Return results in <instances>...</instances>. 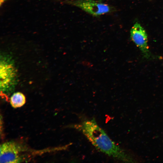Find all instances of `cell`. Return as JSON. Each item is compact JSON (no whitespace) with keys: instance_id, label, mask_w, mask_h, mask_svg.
<instances>
[{"instance_id":"cell-1","label":"cell","mask_w":163,"mask_h":163,"mask_svg":"<svg viewBox=\"0 0 163 163\" xmlns=\"http://www.w3.org/2000/svg\"><path fill=\"white\" fill-rule=\"evenodd\" d=\"M75 127L82 132L97 149L108 156L123 161L129 160L127 155L97 124L94 118L83 121Z\"/></svg>"},{"instance_id":"cell-2","label":"cell","mask_w":163,"mask_h":163,"mask_svg":"<svg viewBox=\"0 0 163 163\" xmlns=\"http://www.w3.org/2000/svg\"><path fill=\"white\" fill-rule=\"evenodd\" d=\"M67 4L77 7L91 15L97 16L111 13L114 8L107 4L95 0H68Z\"/></svg>"},{"instance_id":"cell-3","label":"cell","mask_w":163,"mask_h":163,"mask_svg":"<svg viewBox=\"0 0 163 163\" xmlns=\"http://www.w3.org/2000/svg\"><path fill=\"white\" fill-rule=\"evenodd\" d=\"M130 38L141 51L143 57L147 59L154 57L149 50L148 44V36L144 28L138 23H136L130 31Z\"/></svg>"},{"instance_id":"cell-4","label":"cell","mask_w":163,"mask_h":163,"mask_svg":"<svg viewBox=\"0 0 163 163\" xmlns=\"http://www.w3.org/2000/svg\"><path fill=\"white\" fill-rule=\"evenodd\" d=\"M22 149L18 144L11 141L5 142L0 146V162L16 163L22 162L21 155Z\"/></svg>"},{"instance_id":"cell-5","label":"cell","mask_w":163,"mask_h":163,"mask_svg":"<svg viewBox=\"0 0 163 163\" xmlns=\"http://www.w3.org/2000/svg\"><path fill=\"white\" fill-rule=\"evenodd\" d=\"M0 65L1 88L3 92H5L14 83L15 73L14 67L10 62L3 60Z\"/></svg>"},{"instance_id":"cell-6","label":"cell","mask_w":163,"mask_h":163,"mask_svg":"<svg viewBox=\"0 0 163 163\" xmlns=\"http://www.w3.org/2000/svg\"><path fill=\"white\" fill-rule=\"evenodd\" d=\"M26 102V98L24 95L20 92L14 93L10 98V103L11 106L14 108L22 106Z\"/></svg>"},{"instance_id":"cell-7","label":"cell","mask_w":163,"mask_h":163,"mask_svg":"<svg viewBox=\"0 0 163 163\" xmlns=\"http://www.w3.org/2000/svg\"><path fill=\"white\" fill-rule=\"evenodd\" d=\"M6 0H0V6Z\"/></svg>"},{"instance_id":"cell-8","label":"cell","mask_w":163,"mask_h":163,"mask_svg":"<svg viewBox=\"0 0 163 163\" xmlns=\"http://www.w3.org/2000/svg\"><path fill=\"white\" fill-rule=\"evenodd\" d=\"M98 1H100V2H101L102 1H105V0H98Z\"/></svg>"}]
</instances>
